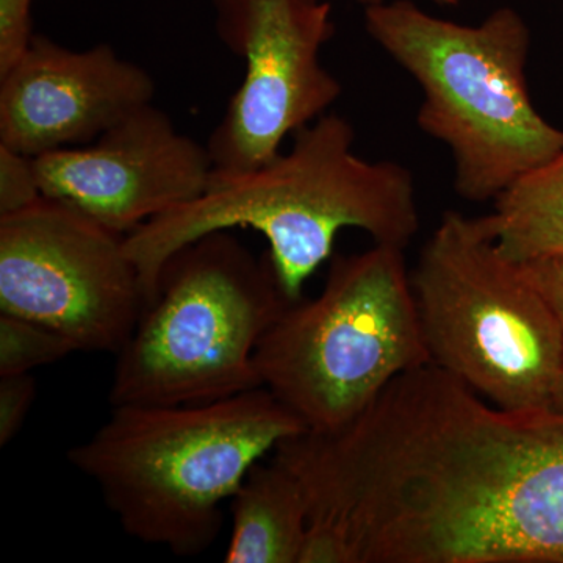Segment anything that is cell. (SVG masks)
<instances>
[{
    "instance_id": "cell-1",
    "label": "cell",
    "mask_w": 563,
    "mask_h": 563,
    "mask_svg": "<svg viewBox=\"0 0 563 563\" xmlns=\"http://www.w3.org/2000/svg\"><path fill=\"white\" fill-rule=\"evenodd\" d=\"M301 563H563V412L488 402L424 363L332 432L285 440Z\"/></svg>"
},
{
    "instance_id": "cell-2",
    "label": "cell",
    "mask_w": 563,
    "mask_h": 563,
    "mask_svg": "<svg viewBox=\"0 0 563 563\" xmlns=\"http://www.w3.org/2000/svg\"><path fill=\"white\" fill-rule=\"evenodd\" d=\"M290 151L239 176L211 174L198 199L158 214L124 236L146 303L176 252L209 233L252 229L268 243L282 291L302 299L303 284L332 258L344 229L406 250L420 229L412 172L398 162H369L354 152L346 118L325 113L292 133Z\"/></svg>"
},
{
    "instance_id": "cell-3",
    "label": "cell",
    "mask_w": 563,
    "mask_h": 563,
    "mask_svg": "<svg viewBox=\"0 0 563 563\" xmlns=\"http://www.w3.org/2000/svg\"><path fill=\"white\" fill-rule=\"evenodd\" d=\"M306 424L268 388L185 406L111 407L68 453L98 485L122 531L181 558L209 550L222 504L251 470Z\"/></svg>"
},
{
    "instance_id": "cell-4",
    "label": "cell",
    "mask_w": 563,
    "mask_h": 563,
    "mask_svg": "<svg viewBox=\"0 0 563 563\" xmlns=\"http://www.w3.org/2000/svg\"><path fill=\"white\" fill-rule=\"evenodd\" d=\"M365 25L420 85L418 128L450 150L461 198L495 201L562 150L563 131L529 95L531 32L517 10L463 25L396 0L366 7Z\"/></svg>"
},
{
    "instance_id": "cell-5",
    "label": "cell",
    "mask_w": 563,
    "mask_h": 563,
    "mask_svg": "<svg viewBox=\"0 0 563 563\" xmlns=\"http://www.w3.org/2000/svg\"><path fill=\"white\" fill-rule=\"evenodd\" d=\"M410 280L433 365L503 409L563 412L561 324L487 217L446 211Z\"/></svg>"
},
{
    "instance_id": "cell-6",
    "label": "cell",
    "mask_w": 563,
    "mask_h": 563,
    "mask_svg": "<svg viewBox=\"0 0 563 563\" xmlns=\"http://www.w3.org/2000/svg\"><path fill=\"white\" fill-rule=\"evenodd\" d=\"M268 255L231 231L176 252L117 352L111 407L185 406L262 387L255 351L290 306Z\"/></svg>"
},
{
    "instance_id": "cell-7",
    "label": "cell",
    "mask_w": 563,
    "mask_h": 563,
    "mask_svg": "<svg viewBox=\"0 0 563 563\" xmlns=\"http://www.w3.org/2000/svg\"><path fill=\"white\" fill-rule=\"evenodd\" d=\"M429 362L404 250L377 243L332 255L320 295L291 302L255 351L262 387L312 432L350 424Z\"/></svg>"
},
{
    "instance_id": "cell-8",
    "label": "cell",
    "mask_w": 563,
    "mask_h": 563,
    "mask_svg": "<svg viewBox=\"0 0 563 563\" xmlns=\"http://www.w3.org/2000/svg\"><path fill=\"white\" fill-rule=\"evenodd\" d=\"M144 306L120 233L46 196L0 217V312L54 329L76 351L117 354Z\"/></svg>"
},
{
    "instance_id": "cell-9",
    "label": "cell",
    "mask_w": 563,
    "mask_h": 563,
    "mask_svg": "<svg viewBox=\"0 0 563 563\" xmlns=\"http://www.w3.org/2000/svg\"><path fill=\"white\" fill-rule=\"evenodd\" d=\"M221 43L244 63V77L207 141L213 174L261 168L287 136L312 124L343 88L321 63L335 33L322 0H214Z\"/></svg>"
},
{
    "instance_id": "cell-10",
    "label": "cell",
    "mask_w": 563,
    "mask_h": 563,
    "mask_svg": "<svg viewBox=\"0 0 563 563\" xmlns=\"http://www.w3.org/2000/svg\"><path fill=\"white\" fill-rule=\"evenodd\" d=\"M43 196L125 236L209 188V151L144 106L85 146L33 158Z\"/></svg>"
},
{
    "instance_id": "cell-11",
    "label": "cell",
    "mask_w": 563,
    "mask_h": 563,
    "mask_svg": "<svg viewBox=\"0 0 563 563\" xmlns=\"http://www.w3.org/2000/svg\"><path fill=\"white\" fill-rule=\"evenodd\" d=\"M154 96L151 74L110 44L74 51L33 35L0 76V144L32 158L85 146Z\"/></svg>"
},
{
    "instance_id": "cell-12",
    "label": "cell",
    "mask_w": 563,
    "mask_h": 563,
    "mask_svg": "<svg viewBox=\"0 0 563 563\" xmlns=\"http://www.w3.org/2000/svg\"><path fill=\"white\" fill-rule=\"evenodd\" d=\"M224 562L301 563L309 509L298 479L282 463L258 462L233 495Z\"/></svg>"
},
{
    "instance_id": "cell-13",
    "label": "cell",
    "mask_w": 563,
    "mask_h": 563,
    "mask_svg": "<svg viewBox=\"0 0 563 563\" xmlns=\"http://www.w3.org/2000/svg\"><path fill=\"white\" fill-rule=\"evenodd\" d=\"M493 203L487 220L507 258L531 263L563 257V147Z\"/></svg>"
},
{
    "instance_id": "cell-14",
    "label": "cell",
    "mask_w": 563,
    "mask_h": 563,
    "mask_svg": "<svg viewBox=\"0 0 563 563\" xmlns=\"http://www.w3.org/2000/svg\"><path fill=\"white\" fill-rule=\"evenodd\" d=\"M73 352V343L54 329L14 314H0V376L31 374Z\"/></svg>"
},
{
    "instance_id": "cell-15",
    "label": "cell",
    "mask_w": 563,
    "mask_h": 563,
    "mask_svg": "<svg viewBox=\"0 0 563 563\" xmlns=\"http://www.w3.org/2000/svg\"><path fill=\"white\" fill-rule=\"evenodd\" d=\"M41 198L33 158L0 144V217L27 209Z\"/></svg>"
},
{
    "instance_id": "cell-16",
    "label": "cell",
    "mask_w": 563,
    "mask_h": 563,
    "mask_svg": "<svg viewBox=\"0 0 563 563\" xmlns=\"http://www.w3.org/2000/svg\"><path fill=\"white\" fill-rule=\"evenodd\" d=\"M35 398L32 374L0 376V446H7L21 432Z\"/></svg>"
},
{
    "instance_id": "cell-17",
    "label": "cell",
    "mask_w": 563,
    "mask_h": 563,
    "mask_svg": "<svg viewBox=\"0 0 563 563\" xmlns=\"http://www.w3.org/2000/svg\"><path fill=\"white\" fill-rule=\"evenodd\" d=\"M32 32V0H0V76L24 54Z\"/></svg>"
},
{
    "instance_id": "cell-18",
    "label": "cell",
    "mask_w": 563,
    "mask_h": 563,
    "mask_svg": "<svg viewBox=\"0 0 563 563\" xmlns=\"http://www.w3.org/2000/svg\"><path fill=\"white\" fill-rule=\"evenodd\" d=\"M537 287L553 307L563 335V257L523 263Z\"/></svg>"
},
{
    "instance_id": "cell-19",
    "label": "cell",
    "mask_w": 563,
    "mask_h": 563,
    "mask_svg": "<svg viewBox=\"0 0 563 563\" xmlns=\"http://www.w3.org/2000/svg\"><path fill=\"white\" fill-rule=\"evenodd\" d=\"M357 2L365 3L366 7L376 5V3L384 2V0H357ZM443 7H457L461 5L462 0H432Z\"/></svg>"
}]
</instances>
